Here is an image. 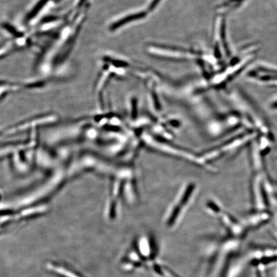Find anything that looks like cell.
Here are the masks:
<instances>
[{"mask_svg":"<svg viewBox=\"0 0 277 277\" xmlns=\"http://www.w3.org/2000/svg\"><path fill=\"white\" fill-rule=\"evenodd\" d=\"M145 15L144 12H139L123 17V18L119 19V21L112 24V25L111 26V30H116L117 28L123 27V25H125L126 24L130 23L131 22L134 21V20H137V19L143 18Z\"/></svg>","mask_w":277,"mask_h":277,"instance_id":"cell-1","label":"cell"},{"mask_svg":"<svg viewBox=\"0 0 277 277\" xmlns=\"http://www.w3.org/2000/svg\"><path fill=\"white\" fill-rule=\"evenodd\" d=\"M274 107L275 108H277V102H276V104H274Z\"/></svg>","mask_w":277,"mask_h":277,"instance_id":"cell-4","label":"cell"},{"mask_svg":"<svg viewBox=\"0 0 277 277\" xmlns=\"http://www.w3.org/2000/svg\"><path fill=\"white\" fill-rule=\"evenodd\" d=\"M245 0H224L218 6L220 13H228L232 10L236 9L243 3Z\"/></svg>","mask_w":277,"mask_h":277,"instance_id":"cell-2","label":"cell"},{"mask_svg":"<svg viewBox=\"0 0 277 277\" xmlns=\"http://www.w3.org/2000/svg\"><path fill=\"white\" fill-rule=\"evenodd\" d=\"M161 1H162V0H153L151 3L150 4L149 8H148V9H149L150 11H152L155 9Z\"/></svg>","mask_w":277,"mask_h":277,"instance_id":"cell-3","label":"cell"}]
</instances>
